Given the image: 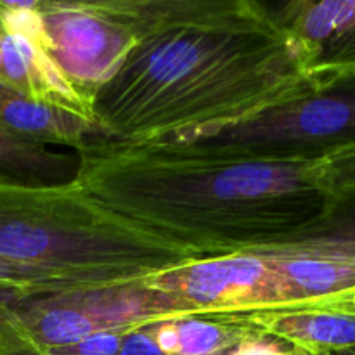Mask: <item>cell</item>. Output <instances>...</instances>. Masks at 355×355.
I'll return each mask as SVG.
<instances>
[{"label": "cell", "mask_w": 355, "mask_h": 355, "mask_svg": "<svg viewBox=\"0 0 355 355\" xmlns=\"http://www.w3.org/2000/svg\"><path fill=\"white\" fill-rule=\"evenodd\" d=\"M324 68L255 0H146L137 45L92 99L110 141L186 142L314 89Z\"/></svg>", "instance_id": "1"}, {"label": "cell", "mask_w": 355, "mask_h": 355, "mask_svg": "<svg viewBox=\"0 0 355 355\" xmlns=\"http://www.w3.org/2000/svg\"><path fill=\"white\" fill-rule=\"evenodd\" d=\"M75 182L96 203L198 260L290 241L321 215L322 158L259 159L186 142L99 141Z\"/></svg>", "instance_id": "2"}, {"label": "cell", "mask_w": 355, "mask_h": 355, "mask_svg": "<svg viewBox=\"0 0 355 355\" xmlns=\"http://www.w3.org/2000/svg\"><path fill=\"white\" fill-rule=\"evenodd\" d=\"M194 260L111 214L76 182L0 184V293L12 300L141 284Z\"/></svg>", "instance_id": "3"}, {"label": "cell", "mask_w": 355, "mask_h": 355, "mask_svg": "<svg viewBox=\"0 0 355 355\" xmlns=\"http://www.w3.org/2000/svg\"><path fill=\"white\" fill-rule=\"evenodd\" d=\"M312 90L252 120L186 141L259 159L324 158L355 142V64L322 66Z\"/></svg>", "instance_id": "4"}, {"label": "cell", "mask_w": 355, "mask_h": 355, "mask_svg": "<svg viewBox=\"0 0 355 355\" xmlns=\"http://www.w3.org/2000/svg\"><path fill=\"white\" fill-rule=\"evenodd\" d=\"M146 0H44L47 54L92 106L97 90L137 45Z\"/></svg>", "instance_id": "5"}, {"label": "cell", "mask_w": 355, "mask_h": 355, "mask_svg": "<svg viewBox=\"0 0 355 355\" xmlns=\"http://www.w3.org/2000/svg\"><path fill=\"white\" fill-rule=\"evenodd\" d=\"M187 315H250L279 312L276 277L260 253L194 260L148 281Z\"/></svg>", "instance_id": "6"}, {"label": "cell", "mask_w": 355, "mask_h": 355, "mask_svg": "<svg viewBox=\"0 0 355 355\" xmlns=\"http://www.w3.org/2000/svg\"><path fill=\"white\" fill-rule=\"evenodd\" d=\"M269 250L355 260V142L322 158V210L290 241Z\"/></svg>", "instance_id": "7"}, {"label": "cell", "mask_w": 355, "mask_h": 355, "mask_svg": "<svg viewBox=\"0 0 355 355\" xmlns=\"http://www.w3.org/2000/svg\"><path fill=\"white\" fill-rule=\"evenodd\" d=\"M279 290V312L314 311L355 291V260L291 250H263ZM277 314V312H274Z\"/></svg>", "instance_id": "8"}, {"label": "cell", "mask_w": 355, "mask_h": 355, "mask_svg": "<svg viewBox=\"0 0 355 355\" xmlns=\"http://www.w3.org/2000/svg\"><path fill=\"white\" fill-rule=\"evenodd\" d=\"M0 85L94 120L89 101L76 90L51 55L23 35L3 33L0 40Z\"/></svg>", "instance_id": "9"}, {"label": "cell", "mask_w": 355, "mask_h": 355, "mask_svg": "<svg viewBox=\"0 0 355 355\" xmlns=\"http://www.w3.org/2000/svg\"><path fill=\"white\" fill-rule=\"evenodd\" d=\"M0 128L42 146H62L80 153L87 146L110 141L92 118L76 111L24 97L0 85Z\"/></svg>", "instance_id": "10"}, {"label": "cell", "mask_w": 355, "mask_h": 355, "mask_svg": "<svg viewBox=\"0 0 355 355\" xmlns=\"http://www.w3.org/2000/svg\"><path fill=\"white\" fill-rule=\"evenodd\" d=\"M272 10L295 37L314 49L319 66L355 64V0H297Z\"/></svg>", "instance_id": "11"}, {"label": "cell", "mask_w": 355, "mask_h": 355, "mask_svg": "<svg viewBox=\"0 0 355 355\" xmlns=\"http://www.w3.org/2000/svg\"><path fill=\"white\" fill-rule=\"evenodd\" d=\"M263 336H274L309 355H331L355 349V318L331 311H293L255 315Z\"/></svg>", "instance_id": "12"}, {"label": "cell", "mask_w": 355, "mask_h": 355, "mask_svg": "<svg viewBox=\"0 0 355 355\" xmlns=\"http://www.w3.org/2000/svg\"><path fill=\"white\" fill-rule=\"evenodd\" d=\"M76 153L54 151L0 128V184L14 186H61L75 182Z\"/></svg>", "instance_id": "13"}, {"label": "cell", "mask_w": 355, "mask_h": 355, "mask_svg": "<svg viewBox=\"0 0 355 355\" xmlns=\"http://www.w3.org/2000/svg\"><path fill=\"white\" fill-rule=\"evenodd\" d=\"M0 355H47L21 324L10 298L0 293Z\"/></svg>", "instance_id": "14"}, {"label": "cell", "mask_w": 355, "mask_h": 355, "mask_svg": "<svg viewBox=\"0 0 355 355\" xmlns=\"http://www.w3.org/2000/svg\"><path fill=\"white\" fill-rule=\"evenodd\" d=\"M225 355H297V352L279 340H270V336H250Z\"/></svg>", "instance_id": "15"}, {"label": "cell", "mask_w": 355, "mask_h": 355, "mask_svg": "<svg viewBox=\"0 0 355 355\" xmlns=\"http://www.w3.org/2000/svg\"><path fill=\"white\" fill-rule=\"evenodd\" d=\"M156 347L165 355H179V333L173 321L156 322L149 326Z\"/></svg>", "instance_id": "16"}, {"label": "cell", "mask_w": 355, "mask_h": 355, "mask_svg": "<svg viewBox=\"0 0 355 355\" xmlns=\"http://www.w3.org/2000/svg\"><path fill=\"white\" fill-rule=\"evenodd\" d=\"M321 311L340 312V314H349L355 318V291H350V293H345L342 295V297L335 298V300H331L329 304H326L324 307H321Z\"/></svg>", "instance_id": "17"}, {"label": "cell", "mask_w": 355, "mask_h": 355, "mask_svg": "<svg viewBox=\"0 0 355 355\" xmlns=\"http://www.w3.org/2000/svg\"><path fill=\"white\" fill-rule=\"evenodd\" d=\"M331 355H355V349L343 350V352H336V354H331Z\"/></svg>", "instance_id": "18"}, {"label": "cell", "mask_w": 355, "mask_h": 355, "mask_svg": "<svg viewBox=\"0 0 355 355\" xmlns=\"http://www.w3.org/2000/svg\"><path fill=\"white\" fill-rule=\"evenodd\" d=\"M2 37H3V30H2V26H0V40H2Z\"/></svg>", "instance_id": "19"}, {"label": "cell", "mask_w": 355, "mask_h": 355, "mask_svg": "<svg viewBox=\"0 0 355 355\" xmlns=\"http://www.w3.org/2000/svg\"><path fill=\"white\" fill-rule=\"evenodd\" d=\"M295 350V349H293ZM295 352H297V355H309V354H304V352H298V350H295Z\"/></svg>", "instance_id": "20"}, {"label": "cell", "mask_w": 355, "mask_h": 355, "mask_svg": "<svg viewBox=\"0 0 355 355\" xmlns=\"http://www.w3.org/2000/svg\"><path fill=\"white\" fill-rule=\"evenodd\" d=\"M224 355H225V354H224Z\"/></svg>", "instance_id": "21"}]
</instances>
